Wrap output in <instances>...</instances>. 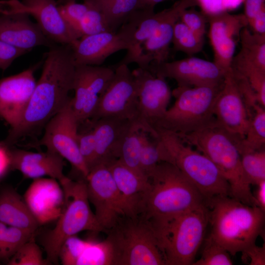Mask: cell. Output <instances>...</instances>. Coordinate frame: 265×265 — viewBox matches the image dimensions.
I'll return each mask as SVG.
<instances>
[{
	"label": "cell",
	"instance_id": "1",
	"mask_svg": "<svg viewBox=\"0 0 265 265\" xmlns=\"http://www.w3.org/2000/svg\"><path fill=\"white\" fill-rule=\"evenodd\" d=\"M28 105L19 124L9 130L4 141L10 146L37 131L59 111L71 98L76 64L71 46L49 47Z\"/></svg>",
	"mask_w": 265,
	"mask_h": 265
},
{
	"label": "cell",
	"instance_id": "2",
	"mask_svg": "<svg viewBox=\"0 0 265 265\" xmlns=\"http://www.w3.org/2000/svg\"><path fill=\"white\" fill-rule=\"evenodd\" d=\"M148 180L149 186L139 215L155 233L180 213L205 203L199 191L171 163H158Z\"/></svg>",
	"mask_w": 265,
	"mask_h": 265
},
{
	"label": "cell",
	"instance_id": "3",
	"mask_svg": "<svg viewBox=\"0 0 265 265\" xmlns=\"http://www.w3.org/2000/svg\"><path fill=\"white\" fill-rule=\"evenodd\" d=\"M205 204L211 226L209 236L231 255L241 252L263 235L265 212L259 207L230 196L215 197Z\"/></svg>",
	"mask_w": 265,
	"mask_h": 265
},
{
	"label": "cell",
	"instance_id": "4",
	"mask_svg": "<svg viewBox=\"0 0 265 265\" xmlns=\"http://www.w3.org/2000/svg\"><path fill=\"white\" fill-rule=\"evenodd\" d=\"M177 134L213 162L229 185L230 196L255 206L251 184L242 167L237 140L217 122L215 117L196 131Z\"/></svg>",
	"mask_w": 265,
	"mask_h": 265
},
{
	"label": "cell",
	"instance_id": "5",
	"mask_svg": "<svg viewBox=\"0 0 265 265\" xmlns=\"http://www.w3.org/2000/svg\"><path fill=\"white\" fill-rule=\"evenodd\" d=\"M105 233L109 265H165L155 231L141 215H123Z\"/></svg>",
	"mask_w": 265,
	"mask_h": 265
},
{
	"label": "cell",
	"instance_id": "6",
	"mask_svg": "<svg viewBox=\"0 0 265 265\" xmlns=\"http://www.w3.org/2000/svg\"><path fill=\"white\" fill-rule=\"evenodd\" d=\"M60 185L64 195L63 211L41 242L50 264H58L60 248L69 238L83 231L103 232L89 205L85 179L74 181L68 177Z\"/></svg>",
	"mask_w": 265,
	"mask_h": 265
},
{
	"label": "cell",
	"instance_id": "7",
	"mask_svg": "<svg viewBox=\"0 0 265 265\" xmlns=\"http://www.w3.org/2000/svg\"><path fill=\"white\" fill-rule=\"evenodd\" d=\"M156 131L168 162L181 171L205 201L217 196H230L228 182L208 157L192 149L175 133L160 129Z\"/></svg>",
	"mask_w": 265,
	"mask_h": 265
},
{
	"label": "cell",
	"instance_id": "8",
	"mask_svg": "<svg viewBox=\"0 0 265 265\" xmlns=\"http://www.w3.org/2000/svg\"><path fill=\"white\" fill-rule=\"evenodd\" d=\"M208 224L205 203L180 213L157 231L165 265H192Z\"/></svg>",
	"mask_w": 265,
	"mask_h": 265
},
{
	"label": "cell",
	"instance_id": "9",
	"mask_svg": "<svg viewBox=\"0 0 265 265\" xmlns=\"http://www.w3.org/2000/svg\"><path fill=\"white\" fill-rule=\"evenodd\" d=\"M222 82L215 85L178 86L172 93L176 99L174 105L156 123L154 130L186 134L209 123L214 118V106Z\"/></svg>",
	"mask_w": 265,
	"mask_h": 265
},
{
	"label": "cell",
	"instance_id": "10",
	"mask_svg": "<svg viewBox=\"0 0 265 265\" xmlns=\"http://www.w3.org/2000/svg\"><path fill=\"white\" fill-rule=\"evenodd\" d=\"M72 99L47 123L42 137L35 145L44 146L58 154L85 179L89 171L79 149V125L72 108Z\"/></svg>",
	"mask_w": 265,
	"mask_h": 265
},
{
	"label": "cell",
	"instance_id": "11",
	"mask_svg": "<svg viewBox=\"0 0 265 265\" xmlns=\"http://www.w3.org/2000/svg\"><path fill=\"white\" fill-rule=\"evenodd\" d=\"M109 85L100 96L91 123L104 117H114L139 123L136 85L128 65H115Z\"/></svg>",
	"mask_w": 265,
	"mask_h": 265
},
{
	"label": "cell",
	"instance_id": "12",
	"mask_svg": "<svg viewBox=\"0 0 265 265\" xmlns=\"http://www.w3.org/2000/svg\"><path fill=\"white\" fill-rule=\"evenodd\" d=\"M25 12L33 16L53 43L73 45L82 35L61 15L56 0H10L0 1V13Z\"/></svg>",
	"mask_w": 265,
	"mask_h": 265
},
{
	"label": "cell",
	"instance_id": "13",
	"mask_svg": "<svg viewBox=\"0 0 265 265\" xmlns=\"http://www.w3.org/2000/svg\"><path fill=\"white\" fill-rule=\"evenodd\" d=\"M88 200L94 206L96 218L103 232L124 215L120 193L107 165L91 169L85 178Z\"/></svg>",
	"mask_w": 265,
	"mask_h": 265
},
{
	"label": "cell",
	"instance_id": "14",
	"mask_svg": "<svg viewBox=\"0 0 265 265\" xmlns=\"http://www.w3.org/2000/svg\"><path fill=\"white\" fill-rule=\"evenodd\" d=\"M138 102L139 123L143 130L153 136L156 123L168 109L172 93L165 78L138 67L132 71Z\"/></svg>",
	"mask_w": 265,
	"mask_h": 265
},
{
	"label": "cell",
	"instance_id": "15",
	"mask_svg": "<svg viewBox=\"0 0 265 265\" xmlns=\"http://www.w3.org/2000/svg\"><path fill=\"white\" fill-rule=\"evenodd\" d=\"M213 114L217 122L237 140L244 138L252 115L243 101L231 67L225 73Z\"/></svg>",
	"mask_w": 265,
	"mask_h": 265
},
{
	"label": "cell",
	"instance_id": "16",
	"mask_svg": "<svg viewBox=\"0 0 265 265\" xmlns=\"http://www.w3.org/2000/svg\"><path fill=\"white\" fill-rule=\"evenodd\" d=\"M148 70L156 75L174 80L178 86L219 84L225 74L214 62L195 57L151 65Z\"/></svg>",
	"mask_w": 265,
	"mask_h": 265
},
{
	"label": "cell",
	"instance_id": "17",
	"mask_svg": "<svg viewBox=\"0 0 265 265\" xmlns=\"http://www.w3.org/2000/svg\"><path fill=\"white\" fill-rule=\"evenodd\" d=\"M36 66L0 80V117L10 130L20 123L31 99L36 81Z\"/></svg>",
	"mask_w": 265,
	"mask_h": 265
},
{
	"label": "cell",
	"instance_id": "18",
	"mask_svg": "<svg viewBox=\"0 0 265 265\" xmlns=\"http://www.w3.org/2000/svg\"><path fill=\"white\" fill-rule=\"evenodd\" d=\"M209 36L214 52V62L225 73L231 68L237 40L248 22L244 14L221 12L209 17Z\"/></svg>",
	"mask_w": 265,
	"mask_h": 265
},
{
	"label": "cell",
	"instance_id": "19",
	"mask_svg": "<svg viewBox=\"0 0 265 265\" xmlns=\"http://www.w3.org/2000/svg\"><path fill=\"white\" fill-rule=\"evenodd\" d=\"M198 0H179L169 8L165 18L141 47L133 63L138 67L148 69L153 62L159 65L167 61L175 24L184 10L198 5Z\"/></svg>",
	"mask_w": 265,
	"mask_h": 265
},
{
	"label": "cell",
	"instance_id": "20",
	"mask_svg": "<svg viewBox=\"0 0 265 265\" xmlns=\"http://www.w3.org/2000/svg\"><path fill=\"white\" fill-rule=\"evenodd\" d=\"M130 46V37L120 27L116 32L82 36L71 47L76 65L100 66L111 54L128 50Z\"/></svg>",
	"mask_w": 265,
	"mask_h": 265
},
{
	"label": "cell",
	"instance_id": "21",
	"mask_svg": "<svg viewBox=\"0 0 265 265\" xmlns=\"http://www.w3.org/2000/svg\"><path fill=\"white\" fill-rule=\"evenodd\" d=\"M23 197L39 225L57 220L65 204L63 189L52 178L33 179Z\"/></svg>",
	"mask_w": 265,
	"mask_h": 265
},
{
	"label": "cell",
	"instance_id": "22",
	"mask_svg": "<svg viewBox=\"0 0 265 265\" xmlns=\"http://www.w3.org/2000/svg\"><path fill=\"white\" fill-rule=\"evenodd\" d=\"M0 15V40L21 50L29 51L38 46L56 44L44 34L40 27L25 12H11Z\"/></svg>",
	"mask_w": 265,
	"mask_h": 265
},
{
	"label": "cell",
	"instance_id": "23",
	"mask_svg": "<svg viewBox=\"0 0 265 265\" xmlns=\"http://www.w3.org/2000/svg\"><path fill=\"white\" fill-rule=\"evenodd\" d=\"M106 165L120 193L124 215H139L149 186L148 178L127 167L119 159Z\"/></svg>",
	"mask_w": 265,
	"mask_h": 265
},
{
	"label": "cell",
	"instance_id": "24",
	"mask_svg": "<svg viewBox=\"0 0 265 265\" xmlns=\"http://www.w3.org/2000/svg\"><path fill=\"white\" fill-rule=\"evenodd\" d=\"M133 122L123 118L104 117L91 123L96 142L94 166L107 165L119 159L123 140Z\"/></svg>",
	"mask_w": 265,
	"mask_h": 265
},
{
	"label": "cell",
	"instance_id": "25",
	"mask_svg": "<svg viewBox=\"0 0 265 265\" xmlns=\"http://www.w3.org/2000/svg\"><path fill=\"white\" fill-rule=\"evenodd\" d=\"M12 169L19 171L26 179L45 176L57 180L61 184L68 177L63 173L64 159L47 150L34 152L23 149H12Z\"/></svg>",
	"mask_w": 265,
	"mask_h": 265
},
{
	"label": "cell",
	"instance_id": "26",
	"mask_svg": "<svg viewBox=\"0 0 265 265\" xmlns=\"http://www.w3.org/2000/svg\"><path fill=\"white\" fill-rule=\"evenodd\" d=\"M0 221L34 234L39 226L24 197L9 186L0 189Z\"/></svg>",
	"mask_w": 265,
	"mask_h": 265
},
{
	"label": "cell",
	"instance_id": "27",
	"mask_svg": "<svg viewBox=\"0 0 265 265\" xmlns=\"http://www.w3.org/2000/svg\"><path fill=\"white\" fill-rule=\"evenodd\" d=\"M239 40L240 50L234 56L231 67L242 75L254 71L265 72V35L251 32L245 27Z\"/></svg>",
	"mask_w": 265,
	"mask_h": 265
},
{
	"label": "cell",
	"instance_id": "28",
	"mask_svg": "<svg viewBox=\"0 0 265 265\" xmlns=\"http://www.w3.org/2000/svg\"><path fill=\"white\" fill-rule=\"evenodd\" d=\"M103 16L111 32H116L137 10L139 0H83Z\"/></svg>",
	"mask_w": 265,
	"mask_h": 265
},
{
	"label": "cell",
	"instance_id": "29",
	"mask_svg": "<svg viewBox=\"0 0 265 265\" xmlns=\"http://www.w3.org/2000/svg\"><path fill=\"white\" fill-rule=\"evenodd\" d=\"M253 114L244 138L237 142L239 153L264 148L265 144V109L258 104L253 108Z\"/></svg>",
	"mask_w": 265,
	"mask_h": 265
},
{
	"label": "cell",
	"instance_id": "30",
	"mask_svg": "<svg viewBox=\"0 0 265 265\" xmlns=\"http://www.w3.org/2000/svg\"><path fill=\"white\" fill-rule=\"evenodd\" d=\"M141 147L140 156V169L146 177H148L158 163L168 162L165 151L158 137H152L143 130H141Z\"/></svg>",
	"mask_w": 265,
	"mask_h": 265
},
{
	"label": "cell",
	"instance_id": "31",
	"mask_svg": "<svg viewBox=\"0 0 265 265\" xmlns=\"http://www.w3.org/2000/svg\"><path fill=\"white\" fill-rule=\"evenodd\" d=\"M141 129L139 124L133 123L124 138L118 159L127 167L143 174L139 165Z\"/></svg>",
	"mask_w": 265,
	"mask_h": 265
},
{
	"label": "cell",
	"instance_id": "32",
	"mask_svg": "<svg viewBox=\"0 0 265 265\" xmlns=\"http://www.w3.org/2000/svg\"><path fill=\"white\" fill-rule=\"evenodd\" d=\"M33 236L34 233L0 221V261L7 263L18 249Z\"/></svg>",
	"mask_w": 265,
	"mask_h": 265
},
{
	"label": "cell",
	"instance_id": "33",
	"mask_svg": "<svg viewBox=\"0 0 265 265\" xmlns=\"http://www.w3.org/2000/svg\"><path fill=\"white\" fill-rule=\"evenodd\" d=\"M172 43L176 51L192 55L202 50L204 38L197 35L178 20L174 26Z\"/></svg>",
	"mask_w": 265,
	"mask_h": 265
},
{
	"label": "cell",
	"instance_id": "34",
	"mask_svg": "<svg viewBox=\"0 0 265 265\" xmlns=\"http://www.w3.org/2000/svg\"><path fill=\"white\" fill-rule=\"evenodd\" d=\"M243 171L251 185L265 180V151L262 149L240 153Z\"/></svg>",
	"mask_w": 265,
	"mask_h": 265
},
{
	"label": "cell",
	"instance_id": "35",
	"mask_svg": "<svg viewBox=\"0 0 265 265\" xmlns=\"http://www.w3.org/2000/svg\"><path fill=\"white\" fill-rule=\"evenodd\" d=\"M9 265H46L50 264L43 257L34 236L24 243L7 263Z\"/></svg>",
	"mask_w": 265,
	"mask_h": 265
},
{
	"label": "cell",
	"instance_id": "36",
	"mask_svg": "<svg viewBox=\"0 0 265 265\" xmlns=\"http://www.w3.org/2000/svg\"><path fill=\"white\" fill-rule=\"evenodd\" d=\"M230 254L210 236L205 240L201 258L192 265H232Z\"/></svg>",
	"mask_w": 265,
	"mask_h": 265
},
{
	"label": "cell",
	"instance_id": "37",
	"mask_svg": "<svg viewBox=\"0 0 265 265\" xmlns=\"http://www.w3.org/2000/svg\"><path fill=\"white\" fill-rule=\"evenodd\" d=\"M88 5V9L78 26V30L82 36L110 31L102 14L96 8Z\"/></svg>",
	"mask_w": 265,
	"mask_h": 265
},
{
	"label": "cell",
	"instance_id": "38",
	"mask_svg": "<svg viewBox=\"0 0 265 265\" xmlns=\"http://www.w3.org/2000/svg\"><path fill=\"white\" fill-rule=\"evenodd\" d=\"M90 242L82 240L76 235L69 238L60 248L59 261L63 265H77L79 258Z\"/></svg>",
	"mask_w": 265,
	"mask_h": 265
},
{
	"label": "cell",
	"instance_id": "39",
	"mask_svg": "<svg viewBox=\"0 0 265 265\" xmlns=\"http://www.w3.org/2000/svg\"><path fill=\"white\" fill-rule=\"evenodd\" d=\"M78 146L80 154L89 171L94 166L96 159V142L92 127L91 129L79 132Z\"/></svg>",
	"mask_w": 265,
	"mask_h": 265
},
{
	"label": "cell",
	"instance_id": "40",
	"mask_svg": "<svg viewBox=\"0 0 265 265\" xmlns=\"http://www.w3.org/2000/svg\"><path fill=\"white\" fill-rule=\"evenodd\" d=\"M88 8L85 3H79L76 1L58 5L59 10L63 18L79 32V24Z\"/></svg>",
	"mask_w": 265,
	"mask_h": 265
},
{
	"label": "cell",
	"instance_id": "41",
	"mask_svg": "<svg viewBox=\"0 0 265 265\" xmlns=\"http://www.w3.org/2000/svg\"><path fill=\"white\" fill-rule=\"evenodd\" d=\"M179 20L197 35L204 37L207 20L203 13L190 7L181 13Z\"/></svg>",
	"mask_w": 265,
	"mask_h": 265
},
{
	"label": "cell",
	"instance_id": "42",
	"mask_svg": "<svg viewBox=\"0 0 265 265\" xmlns=\"http://www.w3.org/2000/svg\"><path fill=\"white\" fill-rule=\"evenodd\" d=\"M28 51L16 48L0 40V69H7L19 57Z\"/></svg>",
	"mask_w": 265,
	"mask_h": 265
},
{
	"label": "cell",
	"instance_id": "43",
	"mask_svg": "<svg viewBox=\"0 0 265 265\" xmlns=\"http://www.w3.org/2000/svg\"><path fill=\"white\" fill-rule=\"evenodd\" d=\"M243 262L249 265H265V244L259 246L253 243L241 252Z\"/></svg>",
	"mask_w": 265,
	"mask_h": 265
},
{
	"label": "cell",
	"instance_id": "44",
	"mask_svg": "<svg viewBox=\"0 0 265 265\" xmlns=\"http://www.w3.org/2000/svg\"><path fill=\"white\" fill-rule=\"evenodd\" d=\"M4 141L0 142V181L12 169V149Z\"/></svg>",
	"mask_w": 265,
	"mask_h": 265
},
{
	"label": "cell",
	"instance_id": "45",
	"mask_svg": "<svg viewBox=\"0 0 265 265\" xmlns=\"http://www.w3.org/2000/svg\"><path fill=\"white\" fill-rule=\"evenodd\" d=\"M248 25L250 26L253 32L265 35V7L248 21Z\"/></svg>",
	"mask_w": 265,
	"mask_h": 265
},
{
	"label": "cell",
	"instance_id": "46",
	"mask_svg": "<svg viewBox=\"0 0 265 265\" xmlns=\"http://www.w3.org/2000/svg\"><path fill=\"white\" fill-rule=\"evenodd\" d=\"M244 15L247 22L265 7V0H243Z\"/></svg>",
	"mask_w": 265,
	"mask_h": 265
},
{
	"label": "cell",
	"instance_id": "47",
	"mask_svg": "<svg viewBox=\"0 0 265 265\" xmlns=\"http://www.w3.org/2000/svg\"><path fill=\"white\" fill-rule=\"evenodd\" d=\"M257 188L253 193L255 205L265 212V180L256 185Z\"/></svg>",
	"mask_w": 265,
	"mask_h": 265
},
{
	"label": "cell",
	"instance_id": "48",
	"mask_svg": "<svg viewBox=\"0 0 265 265\" xmlns=\"http://www.w3.org/2000/svg\"><path fill=\"white\" fill-rule=\"evenodd\" d=\"M169 0H139L140 9H153L158 3Z\"/></svg>",
	"mask_w": 265,
	"mask_h": 265
},
{
	"label": "cell",
	"instance_id": "49",
	"mask_svg": "<svg viewBox=\"0 0 265 265\" xmlns=\"http://www.w3.org/2000/svg\"><path fill=\"white\" fill-rule=\"evenodd\" d=\"M59 4H63L70 1V0H56Z\"/></svg>",
	"mask_w": 265,
	"mask_h": 265
},
{
	"label": "cell",
	"instance_id": "50",
	"mask_svg": "<svg viewBox=\"0 0 265 265\" xmlns=\"http://www.w3.org/2000/svg\"><path fill=\"white\" fill-rule=\"evenodd\" d=\"M77 0H70L69 2L70 1H76Z\"/></svg>",
	"mask_w": 265,
	"mask_h": 265
}]
</instances>
